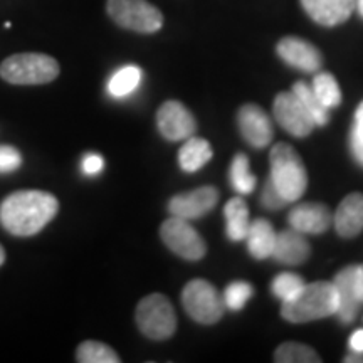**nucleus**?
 I'll use <instances>...</instances> for the list:
<instances>
[{
	"instance_id": "nucleus-33",
	"label": "nucleus",
	"mask_w": 363,
	"mask_h": 363,
	"mask_svg": "<svg viewBox=\"0 0 363 363\" xmlns=\"http://www.w3.org/2000/svg\"><path fill=\"white\" fill-rule=\"evenodd\" d=\"M104 162L98 153H89L83 158V172L86 175H98L103 170Z\"/></svg>"
},
{
	"instance_id": "nucleus-32",
	"label": "nucleus",
	"mask_w": 363,
	"mask_h": 363,
	"mask_svg": "<svg viewBox=\"0 0 363 363\" xmlns=\"http://www.w3.org/2000/svg\"><path fill=\"white\" fill-rule=\"evenodd\" d=\"M350 148L355 160L363 165V126L353 125L350 135Z\"/></svg>"
},
{
	"instance_id": "nucleus-35",
	"label": "nucleus",
	"mask_w": 363,
	"mask_h": 363,
	"mask_svg": "<svg viewBox=\"0 0 363 363\" xmlns=\"http://www.w3.org/2000/svg\"><path fill=\"white\" fill-rule=\"evenodd\" d=\"M355 286H357V296L363 305V264L357 266V276H355Z\"/></svg>"
},
{
	"instance_id": "nucleus-6",
	"label": "nucleus",
	"mask_w": 363,
	"mask_h": 363,
	"mask_svg": "<svg viewBox=\"0 0 363 363\" xmlns=\"http://www.w3.org/2000/svg\"><path fill=\"white\" fill-rule=\"evenodd\" d=\"M182 305L197 323L214 325L224 316V298L211 283L194 279L182 291Z\"/></svg>"
},
{
	"instance_id": "nucleus-21",
	"label": "nucleus",
	"mask_w": 363,
	"mask_h": 363,
	"mask_svg": "<svg viewBox=\"0 0 363 363\" xmlns=\"http://www.w3.org/2000/svg\"><path fill=\"white\" fill-rule=\"evenodd\" d=\"M212 158V148L207 140L195 138L192 135L184 143L179 152V163L182 170L197 172L201 170L206 163Z\"/></svg>"
},
{
	"instance_id": "nucleus-34",
	"label": "nucleus",
	"mask_w": 363,
	"mask_h": 363,
	"mask_svg": "<svg viewBox=\"0 0 363 363\" xmlns=\"http://www.w3.org/2000/svg\"><path fill=\"white\" fill-rule=\"evenodd\" d=\"M350 348L352 352L363 353V330H357L350 337Z\"/></svg>"
},
{
	"instance_id": "nucleus-23",
	"label": "nucleus",
	"mask_w": 363,
	"mask_h": 363,
	"mask_svg": "<svg viewBox=\"0 0 363 363\" xmlns=\"http://www.w3.org/2000/svg\"><path fill=\"white\" fill-rule=\"evenodd\" d=\"M293 93L296 94L299 101L303 103V106L306 108L308 113L313 116V120H315L316 125L323 126L330 121V110L325 106L323 103L320 101V99L316 98V94L313 93L311 86L306 84L305 81H298V83H294L293 86Z\"/></svg>"
},
{
	"instance_id": "nucleus-9",
	"label": "nucleus",
	"mask_w": 363,
	"mask_h": 363,
	"mask_svg": "<svg viewBox=\"0 0 363 363\" xmlns=\"http://www.w3.org/2000/svg\"><path fill=\"white\" fill-rule=\"evenodd\" d=\"M272 111H274L276 121L288 133L298 136V138L308 136L316 126L313 116L308 113L306 108L303 106V103L299 101L293 91H289V93H279L274 99Z\"/></svg>"
},
{
	"instance_id": "nucleus-29",
	"label": "nucleus",
	"mask_w": 363,
	"mask_h": 363,
	"mask_svg": "<svg viewBox=\"0 0 363 363\" xmlns=\"http://www.w3.org/2000/svg\"><path fill=\"white\" fill-rule=\"evenodd\" d=\"M252 296V286L246 281H235L230 283L224 291V305L233 311H239L246 306L249 298Z\"/></svg>"
},
{
	"instance_id": "nucleus-37",
	"label": "nucleus",
	"mask_w": 363,
	"mask_h": 363,
	"mask_svg": "<svg viewBox=\"0 0 363 363\" xmlns=\"http://www.w3.org/2000/svg\"><path fill=\"white\" fill-rule=\"evenodd\" d=\"M355 125L363 126V103L357 108V111H355Z\"/></svg>"
},
{
	"instance_id": "nucleus-7",
	"label": "nucleus",
	"mask_w": 363,
	"mask_h": 363,
	"mask_svg": "<svg viewBox=\"0 0 363 363\" xmlns=\"http://www.w3.org/2000/svg\"><path fill=\"white\" fill-rule=\"evenodd\" d=\"M106 11L120 27L152 34L162 29L163 16L147 0H108Z\"/></svg>"
},
{
	"instance_id": "nucleus-38",
	"label": "nucleus",
	"mask_w": 363,
	"mask_h": 363,
	"mask_svg": "<svg viewBox=\"0 0 363 363\" xmlns=\"http://www.w3.org/2000/svg\"><path fill=\"white\" fill-rule=\"evenodd\" d=\"M355 11H358V13L363 17V0H357V9Z\"/></svg>"
},
{
	"instance_id": "nucleus-24",
	"label": "nucleus",
	"mask_w": 363,
	"mask_h": 363,
	"mask_svg": "<svg viewBox=\"0 0 363 363\" xmlns=\"http://www.w3.org/2000/svg\"><path fill=\"white\" fill-rule=\"evenodd\" d=\"M313 93L316 94V98L325 104L326 108H335L342 103V91L335 79L333 74L330 72H318L313 79L311 84Z\"/></svg>"
},
{
	"instance_id": "nucleus-30",
	"label": "nucleus",
	"mask_w": 363,
	"mask_h": 363,
	"mask_svg": "<svg viewBox=\"0 0 363 363\" xmlns=\"http://www.w3.org/2000/svg\"><path fill=\"white\" fill-rule=\"evenodd\" d=\"M22 163L21 153L12 147H0V172H13Z\"/></svg>"
},
{
	"instance_id": "nucleus-18",
	"label": "nucleus",
	"mask_w": 363,
	"mask_h": 363,
	"mask_svg": "<svg viewBox=\"0 0 363 363\" xmlns=\"http://www.w3.org/2000/svg\"><path fill=\"white\" fill-rule=\"evenodd\" d=\"M333 225L345 239L355 238L363 230V194L353 192L340 202L333 214Z\"/></svg>"
},
{
	"instance_id": "nucleus-15",
	"label": "nucleus",
	"mask_w": 363,
	"mask_h": 363,
	"mask_svg": "<svg viewBox=\"0 0 363 363\" xmlns=\"http://www.w3.org/2000/svg\"><path fill=\"white\" fill-rule=\"evenodd\" d=\"M311 254L310 242H308L305 234L296 229H286L283 233L276 234L274 247H272L271 257L281 264L298 266L308 261Z\"/></svg>"
},
{
	"instance_id": "nucleus-1",
	"label": "nucleus",
	"mask_w": 363,
	"mask_h": 363,
	"mask_svg": "<svg viewBox=\"0 0 363 363\" xmlns=\"http://www.w3.org/2000/svg\"><path fill=\"white\" fill-rule=\"evenodd\" d=\"M57 199L40 190H22L9 195L0 206V222L13 235L40 233L57 214Z\"/></svg>"
},
{
	"instance_id": "nucleus-12",
	"label": "nucleus",
	"mask_w": 363,
	"mask_h": 363,
	"mask_svg": "<svg viewBox=\"0 0 363 363\" xmlns=\"http://www.w3.org/2000/svg\"><path fill=\"white\" fill-rule=\"evenodd\" d=\"M240 135L254 148H264L272 142L274 130L267 113L257 104H244L238 113Z\"/></svg>"
},
{
	"instance_id": "nucleus-31",
	"label": "nucleus",
	"mask_w": 363,
	"mask_h": 363,
	"mask_svg": "<svg viewBox=\"0 0 363 363\" xmlns=\"http://www.w3.org/2000/svg\"><path fill=\"white\" fill-rule=\"evenodd\" d=\"M262 203L267 208H272V211H278V208L284 207L286 202L284 197L278 192V189L274 187V184H272V180L269 179L267 180V184L264 185V190H262Z\"/></svg>"
},
{
	"instance_id": "nucleus-20",
	"label": "nucleus",
	"mask_w": 363,
	"mask_h": 363,
	"mask_svg": "<svg viewBox=\"0 0 363 363\" xmlns=\"http://www.w3.org/2000/svg\"><path fill=\"white\" fill-rule=\"evenodd\" d=\"M225 233L230 240L246 239L249 229V207L242 197H234L225 203Z\"/></svg>"
},
{
	"instance_id": "nucleus-36",
	"label": "nucleus",
	"mask_w": 363,
	"mask_h": 363,
	"mask_svg": "<svg viewBox=\"0 0 363 363\" xmlns=\"http://www.w3.org/2000/svg\"><path fill=\"white\" fill-rule=\"evenodd\" d=\"M363 353H357V352H353L352 353V355H348L347 358H345V362H347V363H357V362H363Z\"/></svg>"
},
{
	"instance_id": "nucleus-27",
	"label": "nucleus",
	"mask_w": 363,
	"mask_h": 363,
	"mask_svg": "<svg viewBox=\"0 0 363 363\" xmlns=\"http://www.w3.org/2000/svg\"><path fill=\"white\" fill-rule=\"evenodd\" d=\"M76 360L79 363H118L120 357L111 347L101 342H84L78 347Z\"/></svg>"
},
{
	"instance_id": "nucleus-3",
	"label": "nucleus",
	"mask_w": 363,
	"mask_h": 363,
	"mask_svg": "<svg viewBox=\"0 0 363 363\" xmlns=\"http://www.w3.org/2000/svg\"><path fill=\"white\" fill-rule=\"evenodd\" d=\"M271 180L286 202H294L305 194L308 174L303 160L291 145L276 143L269 153Z\"/></svg>"
},
{
	"instance_id": "nucleus-10",
	"label": "nucleus",
	"mask_w": 363,
	"mask_h": 363,
	"mask_svg": "<svg viewBox=\"0 0 363 363\" xmlns=\"http://www.w3.org/2000/svg\"><path fill=\"white\" fill-rule=\"evenodd\" d=\"M157 125L163 138H167L169 142L187 140L197 128L192 113L175 99H170V101L162 104L157 113Z\"/></svg>"
},
{
	"instance_id": "nucleus-19",
	"label": "nucleus",
	"mask_w": 363,
	"mask_h": 363,
	"mask_svg": "<svg viewBox=\"0 0 363 363\" xmlns=\"http://www.w3.org/2000/svg\"><path fill=\"white\" fill-rule=\"evenodd\" d=\"M247 249L256 259H267L271 257L272 247H274L276 230L269 220L256 219L249 224L247 229Z\"/></svg>"
},
{
	"instance_id": "nucleus-22",
	"label": "nucleus",
	"mask_w": 363,
	"mask_h": 363,
	"mask_svg": "<svg viewBox=\"0 0 363 363\" xmlns=\"http://www.w3.org/2000/svg\"><path fill=\"white\" fill-rule=\"evenodd\" d=\"M140 81H142V69L136 66H125L111 76L108 83V93L113 98H125L138 88Z\"/></svg>"
},
{
	"instance_id": "nucleus-4",
	"label": "nucleus",
	"mask_w": 363,
	"mask_h": 363,
	"mask_svg": "<svg viewBox=\"0 0 363 363\" xmlns=\"http://www.w3.org/2000/svg\"><path fill=\"white\" fill-rule=\"evenodd\" d=\"M0 76L12 84H45L57 78L59 65L48 54H16L2 62Z\"/></svg>"
},
{
	"instance_id": "nucleus-2",
	"label": "nucleus",
	"mask_w": 363,
	"mask_h": 363,
	"mask_svg": "<svg viewBox=\"0 0 363 363\" xmlns=\"http://www.w3.org/2000/svg\"><path fill=\"white\" fill-rule=\"evenodd\" d=\"M338 294L333 283L316 281L305 284L303 291L293 301L283 303L281 316L291 323H308L313 320L331 316L337 313Z\"/></svg>"
},
{
	"instance_id": "nucleus-14",
	"label": "nucleus",
	"mask_w": 363,
	"mask_h": 363,
	"mask_svg": "<svg viewBox=\"0 0 363 363\" xmlns=\"http://www.w3.org/2000/svg\"><path fill=\"white\" fill-rule=\"evenodd\" d=\"M289 224L303 234H323L333 224V214L325 203H299L289 212Z\"/></svg>"
},
{
	"instance_id": "nucleus-28",
	"label": "nucleus",
	"mask_w": 363,
	"mask_h": 363,
	"mask_svg": "<svg viewBox=\"0 0 363 363\" xmlns=\"http://www.w3.org/2000/svg\"><path fill=\"white\" fill-rule=\"evenodd\" d=\"M305 284L306 283L303 281L301 276L293 274V272H281V274L276 276V279L272 281L271 289L276 298L281 299L283 303H288L293 301V299L303 291Z\"/></svg>"
},
{
	"instance_id": "nucleus-5",
	"label": "nucleus",
	"mask_w": 363,
	"mask_h": 363,
	"mask_svg": "<svg viewBox=\"0 0 363 363\" xmlns=\"http://www.w3.org/2000/svg\"><path fill=\"white\" fill-rule=\"evenodd\" d=\"M136 325L150 340H167L175 333L177 316L170 299L163 294H150L138 303L135 313Z\"/></svg>"
},
{
	"instance_id": "nucleus-13",
	"label": "nucleus",
	"mask_w": 363,
	"mask_h": 363,
	"mask_svg": "<svg viewBox=\"0 0 363 363\" xmlns=\"http://www.w3.org/2000/svg\"><path fill=\"white\" fill-rule=\"evenodd\" d=\"M279 57L283 59L286 65L296 67L299 71L305 72H316L320 71L323 65V57L315 45L308 43L305 39L299 38H284L279 40L278 48Z\"/></svg>"
},
{
	"instance_id": "nucleus-26",
	"label": "nucleus",
	"mask_w": 363,
	"mask_h": 363,
	"mask_svg": "<svg viewBox=\"0 0 363 363\" xmlns=\"http://www.w3.org/2000/svg\"><path fill=\"white\" fill-rule=\"evenodd\" d=\"M274 362L278 363H320L321 358L311 347L296 342L279 345L274 353Z\"/></svg>"
},
{
	"instance_id": "nucleus-8",
	"label": "nucleus",
	"mask_w": 363,
	"mask_h": 363,
	"mask_svg": "<svg viewBox=\"0 0 363 363\" xmlns=\"http://www.w3.org/2000/svg\"><path fill=\"white\" fill-rule=\"evenodd\" d=\"M160 238L165 246L177 256L187 261H199L206 256L207 246L201 234L189 224V220L172 216L160 227Z\"/></svg>"
},
{
	"instance_id": "nucleus-25",
	"label": "nucleus",
	"mask_w": 363,
	"mask_h": 363,
	"mask_svg": "<svg viewBox=\"0 0 363 363\" xmlns=\"http://www.w3.org/2000/svg\"><path fill=\"white\" fill-rule=\"evenodd\" d=\"M230 184L240 195L251 194L256 189V177L249 170V160L244 153H238L230 163Z\"/></svg>"
},
{
	"instance_id": "nucleus-16",
	"label": "nucleus",
	"mask_w": 363,
	"mask_h": 363,
	"mask_svg": "<svg viewBox=\"0 0 363 363\" xmlns=\"http://www.w3.org/2000/svg\"><path fill=\"white\" fill-rule=\"evenodd\" d=\"M355 276H357V266H347L342 271L337 272L335 276L333 284L337 288L338 294V308L337 315L340 321L345 325L352 323L357 318V313L360 310L362 303L357 296V286H355Z\"/></svg>"
},
{
	"instance_id": "nucleus-11",
	"label": "nucleus",
	"mask_w": 363,
	"mask_h": 363,
	"mask_svg": "<svg viewBox=\"0 0 363 363\" xmlns=\"http://www.w3.org/2000/svg\"><path fill=\"white\" fill-rule=\"evenodd\" d=\"M219 202V192L216 187H201L192 192L175 195L169 202V212L174 217L185 220H194L208 214Z\"/></svg>"
},
{
	"instance_id": "nucleus-17",
	"label": "nucleus",
	"mask_w": 363,
	"mask_h": 363,
	"mask_svg": "<svg viewBox=\"0 0 363 363\" xmlns=\"http://www.w3.org/2000/svg\"><path fill=\"white\" fill-rule=\"evenodd\" d=\"M301 6L318 24L333 27L350 19L357 0H301Z\"/></svg>"
},
{
	"instance_id": "nucleus-39",
	"label": "nucleus",
	"mask_w": 363,
	"mask_h": 363,
	"mask_svg": "<svg viewBox=\"0 0 363 363\" xmlns=\"http://www.w3.org/2000/svg\"><path fill=\"white\" fill-rule=\"evenodd\" d=\"M4 259H6V252H4V247L0 246V266H2Z\"/></svg>"
}]
</instances>
